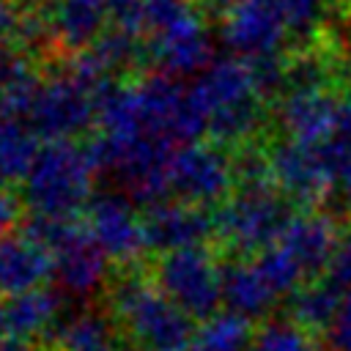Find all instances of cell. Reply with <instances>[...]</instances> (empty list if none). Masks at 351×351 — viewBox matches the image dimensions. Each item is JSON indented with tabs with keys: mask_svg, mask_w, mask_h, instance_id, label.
I'll list each match as a JSON object with an SVG mask.
<instances>
[{
	"mask_svg": "<svg viewBox=\"0 0 351 351\" xmlns=\"http://www.w3.org/2000/svg\"><path fill=\"white\" fill-rule=\"evenodd\" d=\"M93 165L85 145L74 140H47L22 181V197L30 214L49 219H74L93 200Z\"/></svg>",
	"mask_w": 351,
	"mask_h": 351,
	"instance_id": "1",
	"label": "cell"
},
{
	"mask_svg": "<svg viewBox=\"0 0 351 351\" xmlns=\"http://www.w3.org/2000/svg\"><path fill=\"white\" fill-rule=\"evenodd\" d=\"M112 313L132 340V351H189L192 318L143 274H123L112 285Z\"/></svg>",
	"mask_w": 351,
	"mask_h": 351,
	"instance_id": "2",
	"label": "cell"
},
{
	"mask_svg": "<svg viewBox=\"0 0 351 351\" xmlns=\"http://www.w3.org/2000/svg\"><path fill=\"white\" fill-rule=\"evenodd\" d=\"M85 154L96 173H110V178L121 186L137 206H159L170 192L167 181V162L173 156V145L156 137H112V134H93L85 143Z\"/></svg>",
	"mask_w": 351,
	"mask_h": 351,
	"instance_id": "3",
	"label": "cell"
},
{
	"mask_svg": "<svg viewBox=\"0 0 351 351\" xmlns=\"http://www.w3.org/2000/svg\"><path fill=\"white\" fill-rule=\"evenodd\" d=\"M293 203L274 186H236L214 211V236L233 252H263L274 247L293 222Z\"/></svg>",
	"mask_w": 351,
	"mask_h": 351,
	"instance_id": "4",
	"label": "cell"
},
{
	"mask_svg": "<svg viewBox=\"0 0 351 351\" xmlns=\"http://www.w3.org/2000/svg\"><path fill=\"white\" fill-rule=\"evenodd\" d=\"M156 288L192 321H208L222 304V266L206 247H186L159 255Z\"/></svg>",
	"mask_w": 351,
	"mask_h": 351,
	"instance_id": "5",
	"label": "cell"
},
{
	"mask_svg": "<svg viewBox=\"0 0 351 351\" xmlns=\"http://www.w3.org/2000/svg\"><path fill=\"white\" fill-rule=\"evenodd\" d=\"M96 121L93 93H88L66 69H58L38 88L27 123L38 137L69 140L71 134L85 132Z\"/></svg>",
	"mask_w": 351,
	"mask_h": 351,
	"instance_id": "6",
	"label": "cell"
},
{
	"mask_svg": "<svg viewBox=\"0 0 351 351\" xmlns=\"http://www.w3.org/2000/svg\"><path fill=\"white\" fill-rule=\"evenodd\" d=\"M167 181L170 192L178 200L192 206H211L228 197L236 186L230 156H225L217 145H181L173 151L167 162Z\"/></svg>",
	"mask_w": 351,
	"mask_h": 351,
	"instance_id": "7",
	"label": "cell"
},
{
	"mask_svg": "<svg viewBox=\"0 0 351 351\" xmlns=\"http://www.w3.org/2000/svg\"><path fill=\"white\" fill-rule=\"evenodd\" d=\"M274 186L302 208L321 206L332 195V173L326 159L315 145H302L293 140H280L269 151Z\"/></svg>",
	"mask_w": 351,
	"mask_h": 351,
	"instance_id": "8",
	"label": "cell"
},
{
	"mask_svg": "<svg viewBox=\"0 0 351 351\" xmlns=\"http://www.w3.org/2000/svg\"><path fill=\"white\" fill-rule=\"evenodd\" d=\"M85 214H88V230L107 258L132 263L148 250L143 219H137L134 203L126 195L101 192L88 203Z\"/></svg>",
	"mask_w": 351,
	"mask_h": 351,
	"instance_id": "9",
	"label": "cell"
},
{
	"mask_svg": "<svg viewBox=\"0 0 351 351\" xmlns=\"http://www.w3.org/2000/svg\"><path fill=\"white\" fill-rule=\"evenodd\" d=\"M222 38L233 55L250 63L258 58L282 55L288 30L269 0H236L222 19Z\"/></svg>",
	"mask_w": 351,
	"mask_h": 351,
	"instance_id": "10",
	"label": "cell"
},
{
	"mask_svg": "<svg viewBox=\"0 0 351 351\" xmlns=\"http://www.w3.org/2000/svg\"><path fill=\"white\" fill-rule=\"evenodd\" d=\"M52 261H55L52 277L58 280L60 291L74 299H85L96 293L107 277V255L90 236L88 225H80L77 219L52 247Z\"/></svg>",
	"mask_w": 351,
	"mask_h": 351,
	"instance_id": "11",
	"label": "cell"
},
{
	"mask_svg": "<svg viewBox=\"0 0 351 351\" xmlns=\"http://www.w3.org/2000/svg\"><path fill=\"white\" fill-rule=\"evenodd\" d=\"M145 244L159 255L186 247H203L214 236V211L184 200H165L145 208Z\"/></svg>",
	"mask_w": 351,
	"mask_h": 351,
	"instance_id": "12",
	"label": "cell"
},
{
	"mask_svg": "<svg viewBox=\"0 0 351 351\" xmlns=\"http://www.w3.org/2000/svg\"><path fill=\"white\" fill-rule=\"evenodd\" d=\"M148 55L159 66L162 74L181 80L189 74H203L214 60H211V38L203 27L200 14L192 8L184 19L170 25L162 33H154L148 44Z\"/></svg>",
	"mask_w": 351,
	"mask_h": 351,
	"instance_id": "13",
	"label": "cell"
},
{
	"mask_svg": "<svg viewBox=\"0 0 351 351\" xmlns=\"http://www.w3.org/2000/svg\"><path fill=\"white\" fill-rule=\"evenodd\" d=\"M52 252L30 236L11 230L0 236V296L5 302L41 288L52 277Z\"/></svg>",
	"mask_w": 351,
	"mask_h": 351,
	"instance_id": "14",
	"label": "cell"
},
{
	"mask_svg": "<svg viewBox=\"0 0 351 351\" xmlns=\"http://www.w3.org/2000/svg\"><path fill=\"white\" fill-rule=\"evenodd\" d=\"M340 101L332 90H307V93H285L277 101V123L288 134V140L302 145H321L337 118Z\"/></svg>",
	"mask_w": 351,
	"mask_h": 351,
	"instance_id": "15",
	"label": "cell"
},
{
	"mask_svg": "<svg viewBox=\"0 0 351 351\" xmlns=\"http://www.w3.org/2000/svg\"><path fill=\"white\" fill-rule=\"evenodd\" d=\"M192 93L197 96V101L206 107L208 118L217 110L250 101V99H261L255 90V80H252V69L247 60L241 58H217L203 74H197V80L189 85Z\"/></svg>",
	"mask_w": 351,
	"mask_h": 351,
	"instance_id": "16",
	"label": "cell"
},
{
	"mask_svg": "<svg viewBox=\"0 0 351 351\" xmlns=\"http://www.w3.org/2000/svg\"><path fill=\"white\" fill-rule=\"evenodd\" d=\"M337 236L340 233H337L332 217L318 214V211H304V214L293 217V222L288 225L280 244H285L291 250V255L299 261V266L304 269L307 277L321 280V274H326V269H329Z\"/></svg>",
	"mask_w": 351,
	"mask_h": 351,
	"instance_id": "17",
	"label": "cell"
},
{
	"mask_svg": "<svg viewBox=\"0 0 351 351\" xmlns=\"http://www.w3.org/2000/svg\"><path fill=\"white\" fill-rule=\"evenodd\" d=\"M49 25L55 44L66 52H85L88 44H96V38L104 33L107 0H52Z\"/></svg>",
	"mask_w": 351,
	"mask_h": 351,
	"instance_id": "18",
	"label": "cell"
},
{
	"mask_svg": "<svg viewBox=\"0 0 351 351\" xmlns=\"http://www.w3.org/2000/svg\"><path fill=\"white\" fill-rule=\"evenodd\" d=\"M222 302L228 304V313L252 324L271 313L277 293L266 285L255 263L233 261L222 266Z\"/></svg>",
	"mask_w": 351,
	"mask_h": 351,
	"instance_id": "19",
	"label": "cell"
},
{
	"mask_svg": "<svg viewBox=\"0 0 351 351\" xmlns=\"http://www.w3.org/2000/svg\"><path fill=\"white\" fill-rule=\"evenodd\" d=\"M38 134L22 118H0V184L25 181L38 156Z\"/></svg>",
	"mask_w": 351,
	"mask_h": 351,
	"instance_id": "20",
	"label": "cell"
},
{
	"mask_svg": "<svg viewBox=\"0 0 351 351\" xmlns=\"http://www.w3.org/2000/svg\"><path fill=\"white\" fill-rule=\"evenodd\" d=\"M340 299H343V291L332 285L326 277L313 280L291 296V321L307 329L310 335H321V332L326 335L337 315Z\"/></svg>",
	"mask_w": 351,
	"mask_h": 351,
	"instance_id": "21",
	"label": "cell"
},
{
	"mask_svg": "<svg viewBox=\"0 0 351 351\" xmlns=\"http://www.w3.org/2000/svg\"><path fill=\"white\" fill-rule=\"evenodd\" d=\"M5 315H8L11 337L27 343L52 329V324L58 318V296L47 288L27 291V293L5 302Z\"/></svg>",
	"mask_w": 351,
	"mask_h": 351,
	"instance_id": "22",
	"label": "cell"
},
{
	"mask_svg": "<svg viewBox=\"0 0 351 351\" xmlns=\"http://www.w3.org/2000/svg\"><path fill=\"white\" fill-rule=\"evenodd\" d=\"M252 337L255 335L250 332V321L233 313H217L200 324L189 351H250Z\"/></svg>",
	"mask_w": 351,
	"mask_h": 351,
	"instance_id": "23",
	"label": "cell"
},
{
	"mask_svg": "<svg viewBox=\"0 0 351 351\" xmlns=\"http://www.w3.org/2000/svg\"><path fill=\"white\" fill-rule=\"evenodd\" d=\"M112 343V329L99 313H80L55 329L52 351H96Z\"/></svg>",
	"mask_w": 351,
	"mask_h": 351,
	"instance_id": "24",
	"label": "cell"
},
{
	"mask_svg": "<svg viewBox=\"0 0 351 351\" xmlns=\"http://www.w3.org/2000/svg\"><path fill=\"white\" fill-rule=\"evenodd\" d=\"M255 269L261 271V277L266 280V285L277 293V296H293L302 288V280H307L304 269L299 266V261L291 255V250L285 244H274L263 252L255 255Z\"/></svg>",
	"mask_w": 351,
	"mask_h": 351,
	"instance_id": "25",
	"label": "cell"
},
{
	"mask_svg": "<svg viewBox=\"0 0 351 351\" xmlns=\"http://www.w3.org/2000/svg\"><path fill=\"white\" fill-rule=\"evenodd\" d=\"M90 52L101 60V66H104L107 71L132 69V66H137V63L148 55V49L140 44V36H134V33H129V30H121V27L104 30V33L96 38V44H93Z\"/></svg>",
	"mask_w": 351,
	"mask_h": 351,
	"instance_id": "26",
	"label": "cell"
},
{
	"mask_svg": "<svg viewBox=\"0 0 351 351\" xmlns=\"http://www.w3.org/2000/svg\"><path fill=\"white\" fill-rule=\"evenodd\" d=\"M250 351H321V346L315 335L293 321H266L255 332Z\"/></svg>",
	"mask_w": 351,
	"mask_h": 351,
	"instance_id": "27",
	"label": "cell"
},
{
	"mask_svg": "<svg viewBox=\"0 0 351 351\" xmlns=\"http://www.w3.org/2000/svg\"><path fill=\"white\" fill-rule=\"evenodd\" d=\"M269 3L277 8L288 36L299 38L302 47H307V41L315 38V33L321 30L324 0H269Z\"/></svg>",
	"mask_w": 351,
	"mask_h": 351,
	"instance_id": "28",
	"label": "cell"
},
{
	"mask_svg": "<svg viewBox=\"0 0 351 351\" xmlns=\"http://www.w3.org/2000/svg\"><path fill=\"white\" fill-rule=\"evenodd\" d=\"M192 11L186 0H143V16H145V30L162 33L178 19H184Z\"/></svg>",
	"mask_w": 351,
	"mask_h": 351,
	"instance_id": "29",
	"label": "cell"
},
{
	"mask_svg": "<svg viewBox=\"0 0 351 351\" xmlns=\"http://www.w3.org/2000/svg\"><path fill=\"white\" fill-rule=\"evenodd\" d=\"M324 277L332 285H337L340 291L351 288V225L346 230H340L335 252H332V261H329V269H326Z\"/></svg>",
	"mask_w": 351,
	"mask_h": 351,
	"instance_id": "30",
	"label": "cell"
},
{
	"mask_svg": "<svg viewBox=\"0 0 351 351\" xmlns=\"http://www.w3.org/2000/svg\"><path fill=\"white\" fill-rule=\"evenodd\" d=\"M107 14L112 27L129 30L140 36L145 30V16H143V0H107Z\"/></svg>",
	"mask_w": 351,
	"mask_h": 351,
	"instance_id": "31",
	"label": "cell"
},
{
	"mask_svg": "<svg viewBox=\"0 0 351 351\" xmlns=\"http://www.w3.org/2000/svg\"><path fill=\"white\" fill-rule=\"evenodd\" d=\"M324 340H326L329 351H351V288L343 291L337 315H335L329 332L324 335Z\"/></svg>",
	"mask_w": 351,
	"mask_h": 351,
	"instance_id": "32",
	"label": "cell"
},
{
	"mask_svg": "<svg viewBox=\"0 0 351 351\" xmlns=\"http://www.w3.org/2000/svg\"><path fill=\"white\" fill-rule=\"evenodd\" d=\"M30 71H33V69H30V63H27V55H25L16 44L0 38V90H3L5 85H11L14 80L30 74Z\"/></svg>",
	"mask_w": 351,
	"mask_h": 351,
	"instance_id": "33",
	"label": "cell"
},
{
	"mask_svg": "<svg viewBox=\"0 0 351 351\" xmlns=\"http://www.w3.org/2000/svg\"><path fill=\"white\" fill-rule=\"evenodd\" d=\"M19 8H16V3H11V0H0V38H5V36H14V30H16V22H19Z\"/></svg>",
	"mask_w": 351,
	"mask_h": 351,
	"instance_id": "34",
	"label": "cell"
},
{
	"mask_svg": "<svg viewBox=\"0 0 351 351\" xmlns=\"http://www.w3.org/2000/svg\"><path fill=\"white\" fill-rule=\"evenodd\" d=\"M14 219H16V200L8 192L0 189V236L8 233V228L14 225Z\"/></svg>",
	"mask_w": 351,
	"mask_h": 351,
	"instance_id": "35",
	"label": "cell"
},
{
	"mask_svg": "<svg viewBox=\"0 0 351 351\" xmlns=\"http://www.w3.org/2000/svg\"><path fill=\"white\" fill-rule=\"evenodd\" d=\"M8 315H5V304H0V343L8 340Z\"/></svg>",
	"mask_w": 351,
	"mask_h": 351,
	"instance_id": "36",
	"label": "cell"
},
{
	"mask_svg": "<svg viewBox=\"0 0 351 351\" xmlns=\"http://www.w3.org/2000/svg\"><path fill=\"white\" fill-rule=\"evenodd\" d=\"M96 351H123V348L115 346V343H110V346H101V348H96Z\"/></svg>",
	"mask_w": 351,
	"mask_h": 351,
	"instance_id": "37",
	"label": "cell"
},
{
	"mask_svg": "<svg viewBox=\"0 0 351 351\" xmlns=\"http://www.w3.org/2000/svg\"><path fill=\"white\" fill-rule=\"evenodd\" d=\"M348 90H351V74H348Z\"/></svg>",
	"mask_w": 351,
	"mask_h": 351,
	"instance_id": "38",
	"label": "cell"
},
{
	"mask_svg": "<svg viewBox=\"0 0 351 351\" xmlns=\"http://www.w3.org/2000/svg\"><path fill=\"white\" fill-rule=\"evenodd\" d=\"M348 30H351V16H348Z\"/></svg>",
	"mask_w": 351,
	"mask_h": 351,
	"instance_id": "39",
	"label": "cell"
},
{
	"mask_svg": "<svg viewBox=\"0 0 351 351\" xmlns=\"http://www.w3.org/2000/svg\"><path fill=\"white\" fill-rule=\"evenodd\" d=\"M340 3H351V0H340Z\"/></svg>",
	"mask_w": 351,
	"mask_h": 351,
	"instance_id": "40",
	"label": "cell"
}]
</instances>
